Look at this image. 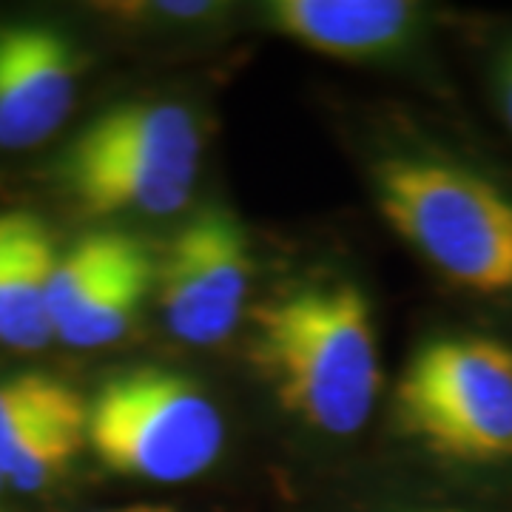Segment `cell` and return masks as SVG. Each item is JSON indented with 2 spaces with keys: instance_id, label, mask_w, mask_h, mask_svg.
I'll use <instances>...</instances> for the list:
<instances>
[{
  "instance_id": "6da1fadb",
  "label": "cell",
  "mask_w": 512,
  "mask_h": 512,
  "mask_svg": "<svg viewBox=\"0 0 512 512\" xmlns=\"http://www.w3.org/2000/svg\"><path fill=\"white\" fill-rule=\"evenodd\" d=\"M254 365L279 404L330 436L362 430L379 396L376 325L353 285H311L254 313Z\"/></svg>"
},
{
  "instance_id": "7a4b0ae2",
  "label": "cell",
  "mask_w": 512,
  "mask_h": 512,
  "mask_svg": "<svg viewBox=\"0 0 512 512\" xmlns=\"http://www.w3.org/2000/svg\"><path fill=\"white\" fill-rule=\"evenodd\" d=\"M387 225L436 271L476 293L512 291V197L467 168L402 157L376 171Z\"/></svg>"
},
{
  "instance_id": "3957f363",
  "label": "cell",
  "mask_w": 512,
  "mask_h": 512,
  "mask_svg": "<svg viewBox=\"0 0 512 512\" xmlns=\"http://www.w3.org/2000/svg\"><path fill=\"white\" fill-rule=\"evenodd\" d=\"M86 439L114 473L177 484L217 461L225 424L211 396L188 376L134 367L97 390Z\"/></svg>"
},
{
  "instance_id": "277c9868",
  "label": "cell",
  "mask_w": 512,
  "mask_h": 512,
  "mask_svg": "<svg viewBox=\"0 0 512 512\" xmlns=\"http://www.w3.org/2000/svg\"><path fill=\"white\" fill-rule=\"evenodd\" d=\"M396 413L439 456L512 458V350L481 336L427 342L404 367Z\"/></svg>"
},
{
  "instance_id": "5b68a950",
  "label": "cell",
  "mask_w": 512,
  "mask_h": 512,
  "mask_svg": "<svg viewBox=\"0 0 512 512\" xmlns=\"http://www.w3.org/2000/svg\"><path fill=\"white\" fill-rule=\"evenodd\" d=\"M251 282L248 237L225 208H202L168 239L154 271L168 330L188 345H217L237 328Z\"/></svg>"
},
{
  "instance_id": "8992f818",
  "label": "cell",
  "mask_w": 512,
  "mask_h": 512,
  "mask_svg": "<svg viewBox=\"0 0 512 512\" xmlns=\"http://www.w3.org/2000/svg\"><path fill=\"white\" fill-rule=\"evenodd\" d=\"M74 103L66 40L40 26L0 32V148H32L52 137Z\"/></svg>"
},
{
  "instance_id": "52a82bcc",
  "label": "cell",
  "mask_w": 512,
  "mask_h": 512,
  "mask_svg": "<svg viewBox=\"0 0 512 512\" xmlns=\"http://www.w3.org/2000/svg\"><path fill=\"white\" fill-rule=\"evenodd\" d=\"M55 239L26 211L0 214V342L18 350L43 348L55 330L49 319V282Z\"/></svg>"
},
{
  "instance_id": "ba28073f",
  "label": "cell",
  "mask_w": 512,
  "mask_h": 512,
  "mask_svg": "<svg viewBox=\"0 0 512 512\" xmlns=\"http://www.w3.org/2000/svg\"><path fill=\"white\" fill-rule=\"evenodd\" d=\"M77 160H114L197 174L200 131L180 103H126L100 114L69 148Z\"/></svg>"
},
{
  "instance_id": "9c48e42d",
  "label": "cell",
  "mask_w": 512,
  "mask_h": 512,
  "mask_svg": "<svg viewBox=\"0 0 512 512\" xmlns=\"http://www.w3.org/2000/svg\"><path fill=\"white\" fill-rule=\"evenodd\" d=\"M268 15L276 32L333 57L379 55L393 49L416 20L404 0H276Z\"/></svg>"
},
{
  "instance_id": "30bf717a",
  "label": "cell",
  "mask_w": 512,
  "mask_h": 512,
  "mask_svg": "<svg viewBox=\"0 0 512 512\" xmlns=\"http://www.w3.org/2000/svg\"><path fill=\"white\" fill-rule=\"evenodd\" d=\"M63 177L72 197L89 214H174L191 197L194 177L154 165L66 157Z\"/></svg>"
},
{
  "instance_id": "8fae6325",
  "label": "cell",
  "mask_w": 512,
  "mask_h": 512,
  "mask_svg": "<svg viewBox=\"0 0 512 512\" xmlns=\"http://www.w3.org/2000/svg\"><path fill=\"white\" fill-rule=\"evenodd\" d=\"M154 271V259L146 245H140L55 336L72 348H103L117 342L143 308L154 285Z\"/></svg>"
},
{
  "instance_id": "7c38bea8",
  "label": "cell",
  "mask_w": 512,
  "mask_h": 512,
  "mask_svg": "<svg viewBox=\"0 0 512 512\" xmlns=\"http://www.w3.org/2000/svg\"><path fill=\"white\" fill-rule=\"evenodd\" d=\"M143 242L120 231H97L77 239L72 248L57 256L55 274L49 282V319L60 330L80 311L92 293L109 279Z\"/></svg>"
},
{
  "instance_id": "4fadbf2b",
  "label": "cell",
  "mask_w": 512,
  "mask_h": 512,
  "mask_svg": "<svg viewBox=\"0 0 512 512\" xmlns=\"http://www.w3.org/2000/svg\"><path fill=\"white\" fill-rule=\"evenodd\" d=\"M86 419H66L43 424L18 441L0 447V476L9 487L20 493H37L52 484L77 453L83 450L86 439Z\"/></svg>"
},
{
  "instance_id": "5bb4252c",
  "label": "cell",
  "mask_w": 512,
  "mask_h": 512,
  "mask_svg": "<svg viewBox=\"0 0 512 512\" xmlns=\"http://www.w3.org/2000/svg\"><path fill=\"white\" fill-rule=\"evenodd\" d=\"M86 416L89 402H83L74 387L46 373H23L0 382V447L43 424Z\"/></svg>"
},
{
  "instance_id": "9a60e30c",
  "label": "cell",
  "mask_w": 512,
  "mask_h": 512,
  "mask_svg": "<svg viewBox=\"0 0 512 512\" xmlns=\"http://www.w3.org/2000/svg\"><path fill=\"white\" fill-rule=\"evenodd\" d=\"M97 512H177L174 507H165V504H128V507H111V510H97Z\"/></svg>"
},
{
  "instance_id": "2e32d148",
  "label": "cell",
  "mask_w": 512,
  "mask_h": 512,
  "mask_svg": "<svg viewBox=\"0 0 512 512\" xmlns=\"http://www.w3.org/2000/svg\"><path fill=\"white\" fill-rule=\"evenodd\" d=\"M504 97H507V114H510V123H512V63H510V69H507V86H504Z\"/></svg>"
},
{
  "instance_id": "e0dca14e",
  "label": "cell",
  "mask_w": 512,
  "mask_h": 512,
  "mask_svg": "<svg viewBox=\"0 0 512 512\" xmlns=\"http://www.w3.org/2000/svg\"><path fill=\"white\" fill-rule=\"evenodd\" d=\"M3 487H6V481H3V476H0V495H3Z\"/></svg>"
}]
</instances>
